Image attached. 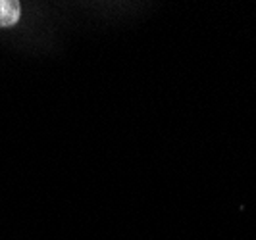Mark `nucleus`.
Wrapping results in <instances>:
<instances>
[{
    "label": "nucleus",
    "instance_id": "f257e3e1",
    "mask_svg": "<svg viewBox=\"0 0 256 240\" xmlns=\"http://www.w3.org/2000/svg\"><path fill=\"white\" fill-rule=\"evenodd\" d=\"M22 4L18 0H0V27H14L20 21Z\"/></svg>",
    "mask_w": 256,
    "mask_h": 240
}]
</instances>
